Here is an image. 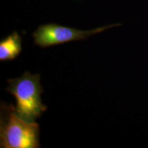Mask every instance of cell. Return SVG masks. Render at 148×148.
<instances>
[{"instance_id": "3957f363", "label": "cell", "mask_w": 148, "mask_h": 148, "mask_svg": "<svg viewBox=\"0 0 148 148\" xmlns=\"http://www.w3.org/2000/svg\"><path fill=\"white\" fill-rule=\"evenodd\" d=\"M121 25L120 23L110 24L90 30H81L56 23H48L38 26L32 34V36L34 38V45L45 48L74 40H86L90 36Z\"/></svg>"}, {"instance_id": "6da1fadb", "label": "cell", "mask_w": 148, "mask_h": 148, "mask_svg": "<svg viewBox=\"0 0 148 148\" xmlns=\"http://www.w3.org/2000/svg\"><path fill=\"white\" fill-rule=\"evenodd\" d=\"M39 125L28 122L18 115L12 103H1L0 108V147L38 148Z\"/></svg>"}, {"instance_id": "277c9868", "label": "cell", "mask_w": 148, "mask_h": 148, "mask_svg": "<svg viewBox=\"0 0 148 148\" xmlns=\"http://www.w3.org/2000/svg\"><path fill=\"white\" fill-rule=\"evenodd\" d=\"M22 38L17 32L14 31L0 41V60L15 59L21 52Z\"/></svg>"}, {"instance_id": "7a4b0ae2", "label": "cell", "mask_w": 148, "mask_h": 148, "mask_svg": "<svg viewBox=\"0 0 148 148\" xmlns=\"http://www.w3.org/2000/svg\"><path fill=\"white\" fill-rule=\"evenodd\" d=\"M40 79L39 74L26 71L21 77L8 79V86L5 90L15 97L16 113L28 122L35 121L47 110V107L42 103L43 89Z\"/></svg>"}]
</instances>
